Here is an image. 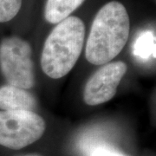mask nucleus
<instances>
[{
    "label": "nucleus",
    "instance_id": "obj_1",
    "mask_svg": "<svg viewBox=\"0 0 156 156\" xmlns=\"http://www.w3.org/2000/svg\"><path fill=\"white\" fill-rule=\"evenodd\" d=\"M130 19L127 9L118 1L102 6L93 20L86 43L85 56L94 65H103L121 53L127 44Z\"/></svg>",
    "mask_w": 156,
    "mask_h": 156
},
{
    "label": "nucleus",
    "instance_id": "obj_2",
    "mask_svg": "<svg viewBox=\"0 0 156 156\" xmlns=\"http://www.w3.org/2000/svg\"><path fill=\"white\" fill-rule=\"evenodd\" d=\"M85 24L69 16L54 27L45 40L40 63L43 71L52 79L63 77L76 65L83 51Z\"/></svg>",
    "mask_w": 156,
    "mask_h": 156
},
{
    "label": "nucleus",
    "instance_id": "obj_3",
    "mask_svg": "<svg viewBox=\"0 0 156 156\" xmlns=\"http://www.w3.org/2000/svg\"><path fill=\"white\" fill-rule=\"evenodd\" d=\"M0 67L8 84L24 89L35 84L32 50L27 41L8 37L0 44Z\"/></svg>",
    "mask_w": 156,
    "mask_h": 156
},
{
    "label": "nucleus",
    "instance_id": "obj_4",
    "mask_svg": "<svg viewBox=\"0 0 156 156\" xmlns=\"http://www.w3.org/2000/svg\"><path fill=\"white\" fill-rule=\"evenodd\" d=\"M46 124L34 111H0V146L18 150L39 140Z\"/></svg>",
    "mask_w": 156,
    "mask_h": 156
},
{
    "label": "nucleus",
    "instance_id": "obj_5",
    "mask_svg": "<svg viewBox=\"0 0 156 156\" xmlns=\"http://www.w3.org/2000/svg\"><path fill=\"white\" fill-rule=\"evenodd\" d=\"M127 69V64L122 61L103 64L92 75L84 87L85 103L89 106H97L111 100L116 94Z\"/></svg>",
    "mask_w": 156,
    "mask_h": 156
},
{
    "label": "nucleus",
    "instance_id": "obj_6",
    "mask_svg": "<svg viewBox=\"0 0 156 156\" xmlns=\"http://www.w3.org/2000/svg\"><path fill=\"white\" fill-rule=\"evenodd\" d=\"M37 101L26 89L7 84L0 88V109L5 111H33Z\"/></svg>",
    "mask_w": 156,
    "mask_h": 156
},
{
    "label": "nucleus",
    "instance_id": "obj_7",
    "mask_svg": "<svg viewBox=\"0 0 156 156\" xmlns=\"http://www.w3.org/2000/svg\"><path fill=\"white\" fill-rule=\"evenodd\" d=\"M85 0H47L44 8L45 20L56 24L69 17Z\"/></svg>",
    "mask_w": 156,
    "mask_h": 156
},
{
    "label": "nucleus",
    "instance_id": "obj_8",
    "mask_svg": "<svg viewBox=\"0 0 156 156\" xmlns=\"http://www.w3.org/2000/svg\"><path fill=\"white\" fill-rule=\"evenodd\" d=\"M133 54L141 60L155 57V35L151 30H146L140 34L134 41Z\"/></svg>",
    "mask_w": 156,
    "mask_h": 156
},
{
    "label": "nucleus",
    "instance_id": "obj_9",
    "mask_svg": "<svg viewBox=\"0 0 156 156\" xmlns=\"http://www.w3.org/2000/svg\"><path fill=\"white\" fill-rule=\"evenodd\" d=\"M23 0H0V23L12 20L22 7Z\"/></svg>",
    "mask_w": 156,
    "mask_h": 156
},
{
    "label": "nucleus",
    "instance_id": "obj_10",
    "mask_svg": "<svg viewBox=\"0 0 156 156\" xmlns=\"http://www.w3.org/2000/svg\"><path fill=\"white\" fill-rule=\"evenodd\" d=\"M89 156H127L122 153L111 148L108 146H98L95 147Z\"/></svg>",
    "mask_w": 156,
    "mask_h": 156
},
{
    "label": "nucleus",
    "instance_id": "obj_11",
    "mask_svg": "<svg viewBox=\"0 0 156 156\" xmlns=\"http://www.w3.org/2000/svg\"><path fill=\"white\" fill-rule=\"evenodd\" d=\"M25 156H38V155H35V154H28V155H25Z\"/></svg>",
    "mask_w": 156,
    "mask_h": 156
}]
</instances>
